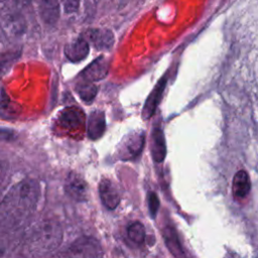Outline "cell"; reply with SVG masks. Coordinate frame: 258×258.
Returning <instances> with one entry per match:
<instances>
[{"label":"cell","instance_id":"6da1fadb","mask_svg":"<svg viewBox=\"0 0 258 258\" xmlns=\"http://www.w3.org/2000/svg\"><path fill=\"white\" fill-rule=\"evenodd\" d=\"M38 196V185L33 180L15 184L0 203V223L9 228L21 226L35 211Z\"/></svg>","mask_w":258,"mask_h":258},{"label":"cell","instance_id":"7a4b0ae2","mask_svg":"<svg viewBox=\"0 0 258 258\" xmlns=\"http://www.w3.org/2000/svg\"><path fill=\"white\" fill-rule=\"evenodd\" d=\"M61 240L60 225L54 220H45L32 229L26 239L25 249L34 257H42L57 249Z\"/></svg>","mask_w":258,"mask_h":258},{"label":"cell","instance_id":"3957f363","mask_svg":"<svg viewBox=\"0 0 258 258\" xmlns=\"http://www.w3.org/2000/svg\"><path fill=\"white\" fill-rule=\"evenodd\" d=\"M103 248L100 242L91 236H82L75 240L59 258H103Z\"/></svg>","mask_w":258,"mask_h":258},{"label":"cell","instance_id":"277c9868","mask_svg":"<svg viewBox=\"0 0 258 258\" xmlns=\"http://www.w3.org/2000/svg\"><path fill=\"white\" fill-rule=\"evenodd\" d=\"M2 30L7 36L19 37L26 30V21L23 15L15 10H5L0 17Z\"/></svg>","mask_w":258,"mask_h":258},{"label":"cell","instance_id":"5b68a950","mask_svg":"<svg viewBox=\"0 0 258 258\" xmlns=\"http://www.w3.org/2000/svg\"><path fill=\"white\" fill-rule=\"evenodd\" d=\"M144 140L143 132H134L126 135L118 147L120 158L123 160H129L137 157L142 151Z\"/></svg>","mask_w":258,"mask_h":258},{"label":"cell","instance_id":"8992f818","mask_svg":"<svg viewBox=\"0 0 258 258\" xmlns=\"http://www.w3.org/2000/svg\"><path fill=\"white\" fill-rule=\"evenodd\" d=\"M64 188L67 194L77 202H85L88 199V185L86 180L78 173L71 172L67 179Z\"/></svg>","mask_w":258,"mask_h":258},{"label":"cell","instance_id":"52a82bcc","mask_svg":"<svg viewBox=\"0 0 258 258\" xmlns=\"http://www.w3.org/2000/svg\"><path fill=\"white\" fill-rule=\"evenodd\" d=\"M99 195L104 207L110 211L115 210L120 203V194L115 183L109 178H103L99 183Z\"/></svg>","mask_w":258,"mask_h":258},{"label":"cell","instance_id":"ba28073f","mask_svg":"<svg viewBox=\"0 0 258 258\" xmlns=\"http://www.w3.org/2000/svg\"><path fill=\"white\" fill-rule=\"evenodd\" d=\"M166 82H167V78H166V76H163L156 83L155 87L153 88V90L149 94L148 98L146 99L145 104L143 106V110H142V116L144 119H149L155 112V109L158 106L159 101L161 100L162 93L166 86Z\"/></svg>","mask_w":258,"mask_h":258},{"label":"cell","instance_id":"9c48e42d","mask_svg":"<svg viewBox=\"0 0 258 258\" xmlns=\"http://www.w3.org/2000/svg\"><path fill=\"white\" fill-rule=\"evenodd\" d=\"M87 37L98 50H109L114 43V34L106 28H95L88 31Z\"/></svg>","mask_w":258,"mask_h":258},{"label":"cell","instance_id":"30bf717a","mask_svg":"<svg viewBox=\"0 0 258 258\" xmlns=\"http://www.w3.org/2000/svg\"><path fill=\"white\" fill-rule=\"evenodd\" d=\"M89 43L83 37H79L69 42L64 47V54L67 58L73 62H80L85 59L89 54Z\"/></svg>","mask_w":258,"mask_h":258},{"label":"cell","instance_id":"8fae6325","mask_svg":"<svg viewBox=\"0 0 258 258\" xmlns=\"http://www.w3.org/2000/svg\"><path fill=\"white\" fill-rule=\"evenodd\" d=\"M58 123L64 129H79L85 123V116L79 108H66L59 114Z\"/></svg>","mask_w":258,"mask_h":258},{"label":"cell","instance_id":"7c38bea8","mask_svg":"<svg viewBox=\"0 0 258 258\" xmlns=\"http://www.w3.org/2000/svg\"><path fill=\"white\" fill-rule=\"evenodd\" d=\"M38 11L45 24L53 25L59 18V3L57 0H38Z\"/></svg>","mask_w":258,"mask_h":258},{"label":"cell","instance_id":"4fadbf2b","mask_svg":"<svg viewBox=\"0 0 258 258\" xmlns=\"http://www.w3.org/2000/svg\"><path fill=\"white\" fill-rule=\"evenodd\" d=\"M105 128L106 121L104 113L102 111H94L91 113L87 126L88 136L93 140H97L103 135Z\"/></svg>","mask_w":258,"mask_h":258},{"label":"cell","instance_id":"5bb4252c","mask_svg":"<svg viewBox=\"0 0 258 258\" xmlns=\"http://www.w3.org/2000/svg\"><path fill=\"white\" fill-rule=\"evenodd\" d=\"M151 155L155 162H162L166 155V144L161 129L155 128L151 135Z\"/></svg>","mask_w":258,"mask_h":258},{"label":"cell","instance_id":"9a60e30c","mask_svg":"<svg viewBox=\"0 0 258 258\" xmlns=\"http://www.w3.org/2000/svg\"><path fill=\"white\" fill-rule=\"evenodd\" d=\"M251 188V182L248 173L245 170H239L233 177L232 191L236 198L246 197Z\"/></svg>","mask_w":258,"mask_h":258},{"label":"cell","instance_id":"2e32d148","mask_svg":"<svg viewBox=\"0 0 258 258\" xmlns=\"http://www.w3.org/2000/svg\"><path fill=\"white\" fill-rule=\"evenodd\" d=\"M107 73L108 62L105 58L99 57L84 71V79H86L88 82L98 81L105 78Z\"/></svg>","mask_w":258,"mask_h":258},{"label":"cell","instance_id":"e0dca14e","mask_svg":"<svg viewBox=\"0 0 258 258\" xmlns=\"http://www.w3.org/2000/svg\"><path fill=\"white\" fill-rule=\"evenodd\" d=\"M163 236L165 240V244L168 247L169 251L177 258H180L183 256L182 248L179 244V241L177 239L176 233L172 227H166L163 231Z\"/></svg>","mask_w":258,"mask_h":258},{"label":"cell","instance_id":"ac0fdd59","mask_svg":"<svg viewBox=\"0 0 258 258\" xmlns=\"http://www.w3.org/2000/svg\"><path fill=\"white\" fill-rule=\"evenodd\" d=\"M127 234L129 239L137 244V245H141L144 242L145 239V228L143 226L142 223L140 222H133L129 225L128 229H127Z\"/></svg>","mask_w":258,"mask_h":258},{"label":"cell","instance_id":"d6986e66","mask_svg":"<svg viewBox=\"0 0 258 258\" xmlns=\"http://www.w3.org/2000/svg\"><path fill=\"white\" fill-rule=\"evenodd\" d=\"M77 93L79 94L80 98L86 102L89 103L92 100H94L96 94H97V87L93 85L91 82L85 83V84H79L76 88Z\"/></svg>","mask_w":258,"mask_h":258},{"label":"cell","instance_id":"ffe728a7","mask_svg":"<svg viewBox=\"0 0 258 258\" xmlns=\"http://www.w3.org/2000/svg\"><path fill=\"white\" fill-rule=\"evenodd\" d=\"M16 112L13 103L3 93L0 94V116H12Z\"/></svg>","mask_w":258,"mask_h":258},{"label":"cell","instance_id":"44dd1931","mask_svg":"<svg viewBox=\"0 0 258 258\" xmlns=\"http://www.w3.org/2000/svg\"><path fill=\"white\" fill-rule=\"evenodd\" d=\"M148 208L150 216L154 219L159 209V200L155 192H149L148 195Z\"/></svg>","mask_w":258,"mask_h":258},{"label":"cell","instance_id":"7402d4cb","mask_svg":"<svg viewBox=\"0 0 258 258\" xmlns=\"http://www.w3.org/2000/svg\"><path fill=\"white\" fill-rule=\"evenodd\" d=\"M81 0H60L62 10L67 14L76 12L79 9Z\"/></svg>","mask_w":258,"mask_h":258},{"label":"cell","instance_id":"603a6c76","mask_svg":"<svg viewBox=\"0 0 258 258\" xmlns=\"http://www.w3.org/2000/svg\"><path fill=\"white\" fill-rule=\"evenodd\" d=\"M8 170H9L8 163L5 160H0V194H1V189L4 185V183L6 181Z\"/></svg>","mask_w":258,"mask_h":258},{"label":"cell","instance_id":"cb8c5ba5","mask_svg":"<svg viewBox=\"0 0 258 258\" xmlns=\"http://www.w3.org/2000/svg\"><path fill=\"white\" fill-rule=\"evenodd\" d=\"M13 137V131L7 129H0V139L9 140Z\"/></svg>","mask_w":258,"mask_h":258},{"label":"cell","instance_id":"d4e9b609","mask_svg":"<svg viewBox=\"0 0 258 258\" xmlns=\"http://www.w3.org/2000/svg\"><path fill=\"white\" fill-rule=\"evenodd\" d=\"M3 1H5V0H0V2H3Z\"/></svg>","mask_w":258,"mask_h":258},{"label":"cell","instance_id":"484cf974","mask_svg":"<svg viewBox=\"0 0 258 258\" xmlns=\"http://www.w3.org/2000/svg\"><path fill=\"white\" fill-rule=\"evenodd\" d=\"M0 196H1V194H0ZM1 201H2V200H1V199H0V203H1Z\"/></svg>","mask_w":258,"mask_h":258}]
</instances>
